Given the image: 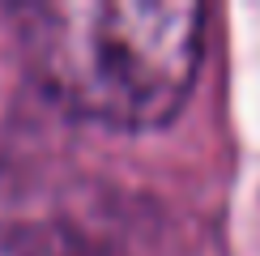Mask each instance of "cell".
I'll list each match as a JSON object with an SVG mask.
<instances>
[{
  "instance_id": "1",
  "label": "cell",
  "mask_w": 260,
  "mask_h": 256,
  "mask_svg": "<svg viewBox=\"0 0 260 256\" xmlns=\"http://www.w3.org/2000/svg\"><path fill=\"white\" fill-rule=\"evenodd\" d=\"M26 60L64 111L107 128L167 124L188 99L205 9L188 0H56L26 13Z\"/></svg>"
}]
</instances>
